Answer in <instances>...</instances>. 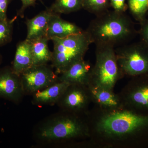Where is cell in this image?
Returning <instances> with one entry per match:
<instances>
[{
  "label": "cell",
  "instance_id": "obj_18",
  "mask_svg": "<svg viewBox=\"0 0 148 148\" xmlns=\"http://www.w3.org/2000/svg\"><path fill=\"white\" fill-rule=\"evenodd\" d=\"M83 7V0H55L49 8L55 13L68 14L79 10Z\"/></svg>",
  "mask_w": 148,
  "mask_h": 148
},
{
  "label": "cell",
  "instance_id": "obj_24",
  "mask_svg": "<svg viewBox=\"0 0 148 148\" xmlns=\"http://www.w3.org/2000/svg\"><path fill=\"white\" fill-rule=\"evenodd\" d=\"M22 2V6L21 8L18 11L17 13V16H24V11L26 9L30 6L34 5L37 0H21Z\"/></svg>",
  "mask_w": 148,
  "mask_h": 148
},
{
  "label": "cell",
  "instance_id": "obj_7",
  "mask_svg": "<svg viewBox=\"0 0 148 148\" xmlns=\"http://www.w3.org/2000/svg\"><path fill=\"white\" fill-rule=\"evenodd\" d=\"M92 103L91 95L87 86L69 84L56 105L61 110L78 114H85Z\"/></svg>",
  "mask_w": 148,
  "mask_h": 148
},
{
  "label": "cell",
  "instance_id": "obj_6",
  "mask_svg": "<svg viewBox=\"0 0 148 148\" xmlns=\"http://www.w3.org/2000/svg\"><path fill=\"white\" fill-rule=\"evenodd\" d=\"M115 51L124 76L135 77L148 73V47L143 42L123 45L115 48Z\"/></svg>",
  "mask_w": 148,
  "mask_h": 148
},
{
  "label": "cell",
  "instance_id": "obj_11",
  "mask_svg": "<svg viewBox=\"0 0 148 148\" xmlns=\"http://www.w3.org/2000/svg\"><path fill=\"white\" fill-rule=\"evenodd\" d=\"M92 66L84 59L73 64L58 75V81L69 84H77L88 86L90 83Z\"/></svg>",
  "mask_w": 148,
  "mask_h": 148
},
{
  "label": "cell",
  "instance_id": "obj_20",
  "mask_svg": "<svg viewBox=\"0 0 148 148\" xmlns=\"http://www.w3.org/2000/svg\"><path fill=\"white\" fill-rule=\"evenodd\" d=\"M17 16L12 19H0V47L10 42L12 38L14 23Z\"/></svg>",
  "mask_w": 148,
  "mask_h": 148
},
{
  "label": "cell",
  "instance_id": "obj_5",
  "mask_svg": "<svg viewBox=\"0 0 148 148\" xmlns=\"http://www.w3.org/2000/svg\"><path fill=\"white\" fill-rule=\"evenodd\" d=\"M124 76L118 64L115 48L96 46L95 63L91 70L89 85L114 90L117 82Z\"/></svg>",
  "mask_w": 148,
  "mask_h": 148
},
{
  "label": "cell",
  "instance_id": "obj_12",
  "mask_svg": "<svg viewBox=\"0 0 148 148\" xmlns=\"http://www.w3.org/2000/svg\"><path fill=\"white\" fill-rule=\"evenodd\" d=\"M93 106L101 110H113L123 108L118 93L113 90L88 86Z\"/></svg>",
  "mask_w": 148,
  "mask_h": 148
},
{
  "label": "cell",
  "instance_id": "obj_8",
  "mask_svg": "<svg viewBox=\"0 0 148 148\" xmlns=\"http://www.w3.org/2000/svg\"><path fill=\"white\" fill-rule=\"evenodd\" d=\"M20 77L25 95H32L58 81V75L48 64L32 66Z\"/></svg>",
  "mask_w": 148,
  "mask_h": 148
},
{
  "label": "cell",
  "instance_id": "obj_22",
  "mask_svg": "<svg viewBox=\"0 0 148 148\" xmlns=\"http://www.w3.org/2000/svg\"><path fill=\"white\" fill-rule=\"evenodd\" d=\"M126 1L127 0H110V6L115 11L124 13L128 8Z\"/></svg>",
  "mask_w": 148,
  "mask_h": 148
},
{
  "label": "cell",
  "instance_id": "obj_3",
  "mask_svg": "<svg viewBox=\"0 0 148 148\" xmlns=\"http://www.w3.org/2000/svg\"><path fill=\"white\" fill-rule=\"evenodd\" d=\"M125 13L108 10L96 16L86 30L92 43L114 48L126 44L135 34V29Z\"/></svg>",
  "mask_w": 148,
  "mask_h": 148
},
{
  "label": "cell",
  "instance_id": "obj_16",
  "mask_svg": "<svg viewBox=\"0 0 148 148\" xmlns=\"http://www.w3.org/2000/svg\"><path fill=\"white\" fill-rule=\"evenodd\" d=\"M34 65L31 43L27 40L18 43L11 67L13 71L20 76Z\"/></svg>",
  "mask_w": 148,
  "mask_h": 148
},
{
  "label": "cell",
  "instance_id": "obj_25",
  "mask_svg": "<svg viewBox=\"0 0 148 148\" xmlns=\"http://www.w3.org/2000/svg\"><path fill=\"white\" fill-rule=\"evenodd\" d=\"M12 0H0V19H5L7 12L10 3Z\"/></svg>",
  "mask_w": 148,
  "mask_h": 148
},
{
  "label": "cell",
  "instance_id": "obj_10",
  "mask_svg": "<svg viewBox=\"0 0 148 148\" xmlns=\"http://www.w3.org/2000/svg\"><path fill=\"white\" fill-rule=\"evenodd\" d=\"M118 94L125 108L135 112L137 109H148V84L130 81Z\"/></svg>",
  "mask_w": 148,
  "mask_h": 148
},
{
  "label": "cell",
  "instance_id": "obj_17",
  "mask_svg": "<svg viewBox=\"0 0 148 148\" xmlns=\"http://www.w3.org/2000/svg\"><path fill=\"white\" fill-rule=\"evenodd\" d=\"M49 40L43 37L30 41L34 66L45 65L51 61L52 52L48 45Z\"/></svg>",
  "mask_w": 148,
  "mask_h": 148
},
{
  "label": "cell",
  "instance_id": "obj_9",
  "mask_svg": "<svg viewBox=\"0 0 148 148\" xmlns=\"http://www.w3.org/2000/svg\"><path fill=\"white\" fill-rule=\"evenodd\" d=\"M20 76L13 71L11 66L0 69V98L19 104L25 96Z\"/></svg>",
  "mask_w": 148,
  "mask_h": 148
},
{
  "label": "cell",
  "instance_id": "obj_19",
  "mask_svg": "<svg viewBox=\"0 0 148 148\" xmlns=\"http://www.w3.org/2000/svg\"><path fill=\"white\" fill-rule=\"evenodd\" d=\"M127 7L137 21L141 22L148 11V0H127Z\"/></svg>",
  "mask_w": 148,
  "mask_h": 148
},
{
  "label": "cell",
  "instance_id": "obj_23",
  "mask_svg": "<svg viewBox=\"0 0 148 148\" xmlns=\"http://www.w3.org/2000/svg\"><path fill=\"white\" fill-rule=\"evenodd\" d=\"M140 34L143 38V42L148 47V17L144 18L141 21Z\"/></svg>",
  "mask_w": 148,
  "mask_h": 148
},
{
  "label": "cell",
  "instance_id": "obj_13",
  "mask_svg": "<svg viewBox=\"0 0 148 148\" xmlns=\"http://www.w3.org/2000/svg\"><path fill=\"white\" fill-rule=\"evenodd\" d=\"M69 85L67 83L58 81L42 90L35 92L32 95V105L38 106L56 105Z\"/></svg>",
  "mask_w": 148,
  "mask_h": 148
},
{
  "label": "cell",
  "instance_id": "obj_14",
  "mask_svg": "<svg viewBox=\"0 0 148 148\" xmlns=\"http://www.w3.org/2000/svg\"><path fill=\"white\" fill-rule=\"evenodd\" d=\"M60 14L53 13L48 26L47 38L51 40L53 38H64L83 32L76 24L64 20Z\"/></svg>",
  "mask_w": 148,
  "mask_h": 148
},
{
  "label": "cell",
  "instance_id": "obj_2",
  "mask_svg": "<svg viewBox=\"0 0 148 148\" xmlns=\"http://www.w3.org/2000/svg\"><path fill=\"white\" fill-rule=\"evenodd\" d=\"M90 136L86 114H78L65 111L43 119L35 127L33 137L42 145H85Z\"/></svg>",
  "mask_w": 148,
  "mask_h": 148
},
{
  "label": "cell",
  "instance_id": "obj_15",
  "mask_svg": "<svg viewBox=\"0 0 148 148\" xmlns=\"http://www.w3.org/2000/svg\"><path fill=\"white\" fill-rule=\"evenodd\" d=\"M54 12L50 9L42 11L37 15L26 20L27 34L26 39L29 41L47 37L48 26Z\"/></svg>",
  "mask_w": 148,
  "mask_h": 148
},
{
  "label": "cell",
  "instance_id": "obj_26",
  "mask_svg": "<svg viewBox=\"0 0 148 148\" xmlns=\"http://www.w3.org/2000/svg\"><path fill=\"white\" fill-rule=\"evenodd\" d=\"M2 62V56L0 54V66H1Z\"/></svg>",
  "mask_w": 148,
  "mask_h": 148
},
{
  "label": "cell",
  "instance_id": "obj_4",
  "mask_svg": "<svg viewBox=\"0 0 148 148\" xmlns=\"http://www.w3.org/2000/svg\"><path fill=\"white\" fill-rule=\"evenodd\" d=\"M51 66L58 75L70 66L84 59L90 44V37L86 31L64 38H53Z\"/></svg>",
  "mask_w": 148,
  "mask_h": 148
},
{
  "label": "cell",
  "instance_id": "obj_1",
  "mask_svg": "<svg viewBox=\"0 0 148 148\" xmlns=\"http://www.w3.org/2000/svg\"><path fill=\"white\" fill-rule=\"evenodd\" d=\"M86 116L90 131L87 147L91 148H129L148 127V115L124 108L106 111L93 106Z\"/></svg>",
  "mask_w": 148,
  "mask_h": 148
},
{
  "label": "cell",
  "instance_id": "obj_21",
  "mask_svg": "<svg viewBox=\"0 0 148 148\" xmlns=\"http://www.w3.org/2000/svg\"><path fill=\"white\" fill-rule=\"evenodd\" d=\"M110 6V0H83V8L95 16L108 10Z\"/></svg>",
  "mask_w": 148,
  "mask_h": 148
}]
</instances>
